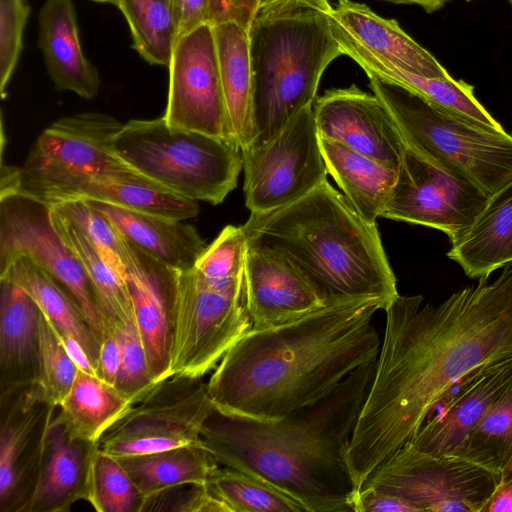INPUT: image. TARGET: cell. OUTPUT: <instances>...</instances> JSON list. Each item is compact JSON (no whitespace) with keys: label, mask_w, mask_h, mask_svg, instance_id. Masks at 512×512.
Segmentation results:
<instances>
[{"label":"cell","mask_w":512,"mask_h":512,"mask_svg":"<svg viewBox=\"0 0 512 512\" xmlns=\"http://www.w3.org/2000/svg\"><path fill=\"white\" fill-rule=\"evenodd\" d=\"M116 458L145 500L177 485L206 484L211 471L219 465L202 442Z\"/></svg>","instance_id":"32"},{"label":"cell","mask_w":512,"mask_h":512,"mask_svg":"<svg viewBox=\"0 0 512 512\" xmlns=\"http://www.w3.org/2000/svg\"><path fill=\"white\" fill-rule=\"evenodd\" d=\"M447 256L473 279L512 264V180L492 194L472 226Z\"/></svg>","instance_id":"29"},{"label":"cell","mask_w":512,"mask_h":512,"mask_svg":"<svg viewBox=\"0 0 512 512\" xmlns=\"http://www.w3.org/2000/svg\"><path fill=\"white\" fill-rule=\"evenodd\" d=\"M220 82L231 139L249 147L255 137L248 29L235 21L213 25Z\"/></svg>","instance_id":"28"},{"label":"cell","mask_w":512,"mask_h":512,"mask_svg":"<svg viewBox=\"0 0 512 512\" xmlns=\"http://www.w3.org/2000/svg\"><path fill=\"white\" fill-rule=\"evenodd\" d=\"M466 1H472V0H466Z\"/></svg>","instance_id":"56"},{"label":"cell","mask_w":512,"mask_h":512,"mask_svg":"<svg viewBox=\"0 0 512 512\" xmlns=\"http://www.w3.org/2000/svg\"><path fill=\"white\" fill-rule=\"evenodd\" d=\"M248 241L242 226L228 225L207 245L193 270L208 284L232 288L245 283Z\"/></svg>","instance_id":"39"},{"label":"cell","mask_w":512,"mask_h":512,"mask_svg":"<svg viewBox=\"0 0 512 512\" xmlns=\"http://www.w3.org/2000/svg\"><path fill=\"white\" fill-rule=\"evenodd\" d=\"M376 299L329 304L293 321L251 328L222 357L208 383L222 413L279 421L329 395L377 360Z\"/></svg>","instance_id":"2"},{"label":"cell","mask_w":512,"mask_h":512,"mask_svg":"<svg viewBox=\"0 0 512 512\" xmlns=\"http://www.w3.org/2000/svg\"><path fill=\"white\" fill-rule=\"evenodd\" d=\"M313 111L320 138L340 142L386 166L399 169L406 145L376 95L354 84L330 89L316 99Z\"/></svg>","instance_id":"19"},{"label":"cell","mask_w":512,"mask_h":512,"mask_svg":"<svg viewBox=\"0 0 512 512\" xmlns=\"http://www.w3.org/2000/svg\"><path fill=\"white\" fill-rule=\"evenodd\" d=\"M267 0H259V5L263 4L264 2H266Z\"/></svg>","instance_id":"54"},{"label":"cell","mask_w":512,"mask_h":512,"mask_svg":"<svg viewBox=\"0 0 512 512\" xmlns=\"http://www.w3.org/2000/svg\"><path fill=\"white\" fill-rule=\"evenodd\" d=\"M512 4V0H508Z\"/></svg>","instance_id":"55"},{"label":"cell","mask_w":512,"mask_h":512,"mask_svg":"<svg viewBox=\"0 0 512 512\" xmlns=\"http://www.w3.org/2000/svg\"><path fill=\"white\" fill-rule=\"evenodd\" d=\"M394 4H413L423 8L426 12L432 13L441 9L448 0H381Z\"/></svg>","instance_id":"50"},{"label":"cell","mask_w":512,"mask_h":512,"mask_svg":"<svg viewBox=\"0 0 512 512\" xmlns=\"http://www.w3.org/2000/svg\"><path fill=\"white\" fill-rule=\"evenodd\" d=\"M213 407L203 377L170 375L104 432L98 448L122 457L200 443L202 425Z\"/></svg>","instance_id":"9"},{"label":"cell","mask_w":512,"mask_h":512,"mask_svg":"<svg viewBox=\"0 0 512 512\" xmlns=\"http://www.w3.org/2000/svg\"><path fill=\"white\" fill-rule=\"evenodd\" d=\"M501 476L512 458V382L455 454Z\"/></svg>","instance_id":"36"},{"label":"cell","mask_w":512,"mask_h":512,"mask_svg":"<svg viewBox=\"0 0 512 512\" xmlns=\"http://www.w3.org/2000/svg\"><path fill=\"white\" fill-rule=\"evenodd\" d=\"M8 193H20L48 206L72 200L98 201L181 221L199 213L197 201L168 190L132 167L45 181H16Z\"/></svg>","instance_id":"17"},{"label":"cell","mask_w":512,"mask_h":512,"mask_svg":"<svg viewBox=\"0 0 512 512\" xmlns=\"http://www.w3.org/2000/svg\"><path fill=\"white\" fill-rule=\"evenodd\" d=\"M512 478V458L508 462V464L505 466L501 473V479L500 481H506Z\"/></svg>","instance_id":"52"},{"label":"cell","mask_w":512,"mask_h":512,"mask_svg":"<svg viewBox=\"0 0 512 512\" xmlns=\"http://www.w3.org/2000/svg\"><path fill=\"white\" fill-rule=\"evenodd\" d=\"M511 382L512 360L479 369L457 385L440 414L425 421L409 443L431 455H455Z\"/></svg>","instance_id":"21"},{"label":"cell","mask_w":512,"mask_h":512,"mask_svg":"<svg viewBox=\"0 0 512 512\" xmlns=\"http://www.w3.org/2000/svg\"><path fill=\"white\" fill-rule=\"evenodd\" d=\"M132 48L150 65L168 67L176 31L168 0H120Z\"/></svg>","instance_id":"37"},{"label":"cell","mask_w":512,"mask_h":512,"mask_svg":"<svg viewBox=\"0 0 512 512\" xmlns=\"http://www.w3.org/2000/svg\"><path fill=\"white\" fill-rule=\"evenodd\" d=\"M91 1L99 2V3H108V4H112V5L116 6L117 8H118V7H119V5H120V0H91Z\"/></svg>","instance_id":"53"},{"label":"cell","mask_w":512,"mask_h":512,"mask_svg":"<svg viewBox=\"0 0 512 512\" xmlns=\"http://www.w3.org/2000/svg\"><path fill=\"white\" fill-rule=\"evenodd\" d=\"M0 279L24 289L38 304L60 338L76 340L97 370L100 343L77 303L63 286L27 256L15 258Z\"/></svg>","instance_id":"30"},{"label":"cell","mask_w":512,"mask_h":512,"mask_svg":"<svg viewBox=\"0 0 512 512\" xmlns=\"http://www.w3.org/2000/svg\"><path fill=\"white\" fill-rule=\"evenodd\" d=\"M276 2H294L304 6L312 7L321 11L328 13L332 6L329 4L328 0H267L261 5L268 3H276ZM260 6V5H259Z\"/></svg>","instance_id":"51"},{"label":"cell","mask_w":512,"mask_h":512,"mask_svg":"<svg viewBox=\"0 0 512 512\" xmlns=\"http://www.w3.org/2000/svg\"><path fill=\"white\" fill-rule=\"evenodd\" d=\"M98 443L73 436L57 414L46 434L40 473L25 512H68L88 500L90 473Z\"/></svg>","instance_id":"22"},{"label":"cell","mask_w":512,"mask_h":512,"mask_svg":"<svg viewBox=\"0 0 512 512\" xmlns=\"http://www.w3.org/2000/svg\"><path fill=\"white\" fill-rule=\"evenodd\" d=\"M245 206L250 213L278 209L327 181V167L312 106L269 141L241 150Z\"/></svg>","instance_id":"11"},{"label":"cell","mask_w":512,"mask_h":512,"mask_svg":"<svg viewBox=\"0 0 512 512\" xmlns=\"http://www.w3.org/2000/svg\"><path fill=\"white\" fill-rule=\"evenodd\" d=\"M168 69L167 104L162 116L166 123L174 128L232 140L213 25L204 23L178 37Z\"/></svg>","instance_id":"14"},{"label":"cell","mask_w":512,"mask_h":512,"mask_svg":"<svg viewBox=\"0 0 512 512\" xmlns=\"http://www.w3.org/2000/svg\"><path fill=\"white\" fill-rule=\"evenodd\" d=\"M38 47L57 91L87 100L97 96L100 76L83 53L72 0L45 1L38 15Z\"/></svg>","instance_id":"23"},{"label":"cell","mask_w":512,"mask_h":512,"mask_svg":"<svg viewBox=\"0 0 512 512\" xmlns=\"http://www.w3.org/2000/svg\"><path fill=\"white\" fill-rule=\"evenodd\" d=\"M242 227L249 247L285 259L328 304L376 299L385 310L399 296L376 223L328 181L283 207L251 213Z\"/></svg>","instance_id":"4"},{"label":"cell","mask_w":512,"mask_h":512,"mask_svg":"<svg viewBox=\"0 0 512 512\" xmlns=\"http://www.w3.org/2000/svg\"><path fill=\"white\" fill-rule=\"evenodd\" d=\"M207 489L231 512H308L296 499L248 472L218 465L206 481Z\"/></svg>","instance_id":"35"},{"label":"cell","mask_w":512,"mask_h":512,"mask_svg":"<svg viewBox=\"0 0 512 512\" xmlns=\"http://www.w3.org/2000/svg\"><path fill=\"white\" fill-rule=\"evenodd\" d=\"M331 27L343 54L360 66L368 77L400 86L451 112L488 127L504 130L475 97L474 87L464 80H456L451 76L427 77L410 72L357 45L332 23Z\"/></svg>","instance_id":"26"},{"label":"cell","mask_w":512,"mask_h":512,"mask_svg":"<svg viewBox=\"0 0 512 512\" xmlns=\"http://www.w3.org/2000/svg\"><path fill=\"white\" fill-rule=\"evenodd\" d=\"M406 147L469 180L491 196L512 180V134L437 106L391 83L369 77Z\"/></svg>","instance_id":"6"},{"label":"cell","mask_w":512,"mask_h":512,"mask_svg":"<svg viewBox=\"0 0 512 512\" xmlns=\"http://www.w3.org/2000/svg\"><path fill=\"white\" fill-rule=\"evenodd\" d=\"M120 365V345L115 330L105 332L100 344L97 375L115 386Z\"/></svg>","instance_id":"48"},{"label":"cell","mask_w":512,"mask_h":512,"mask_svg":"<svg viewBox=\"0 0 512 512\" xmlns=\"http://www.w3.org/2000/svg\"><path fill=\"white\" fill-rule=\"evenodd\" d=\"M50 220L57 234L82 264L90 280L104 318L105 332L133 319V304L126 279L100 257L82 232L51 207Z\"/></svg>","instance_id":"34"},{"label":"cell","mask_w":512,"mask_h":512,"mask_svg":"<svg viewBox=\"0 0 512 512\" xmlns=\"http://www.w3.org/2000/svg\"><path fill=\"white\" fill-rule=\"evenodd\" d=\"M77 371L58 332L41 311L39 385L44 399L58 407L71 389Z\"/></svg>","instance_id":"41"},{"label":"cell","mask_w":512,"mask_h":512,"mask_svg":"<svg viewBox=\"0 0 512 512\" xmlns=\"http://www.w3.org/2000/svg\"><path fill=\"white\" fill-rule=\"evenodd\" d=\"M489 197L469 180L406 147L381 217L440 230L453 242L472 226Z\"/></svg>","instance_id":"13"},{"label":"cell","mask_w":512,"mask_h":512,"mask_svg":"<svg viewBox=\"0 0 512 512\" xmlns=\"http://www.w3.org/2000/svg\"><path fill=\"white\" fill-rule=\"evenodd\" d=\"M353 511L355 512H421L414 504L374 488L358 491Z\"/></svg>","instance_id":"46"},{"label":"cell","mask_w":512,"mask_h":512,"mask_svg":"<svg viewBox=\"0 0 512 512\" xmlns=\"http://www.w3.org/2000/svg\"><path fill=\"white\" fill-rule=\"evenodd\" d=\"M481 512H512V478L499 482Z\"/></svg>","instance_id":"49"},{"label":"cell","mask_w":512,"mask_h":512,"mask_svg":"<svg viewBox=\"0 0 512 512\" xmlns=\"http://www.w3.org/2000/svg\"><path fill=\"white\" fill-rule=\"evenodd\" d=\"M320 146L327 171L347 201L365 221L375 224L390 198L398 170L334 140L320 138Z\"/></svg>","instance_id":"31"},{"label":"cell","mask_w":512,"mask_h":512,"mask_svg":"<svg viewBox=\"0 0 512 512\" xmlns=\"http://www.w3.org/2000/svg\"><path fill=\"white\" fill-rule=\"evenodd\" d=\"M86 201L102 213L126 240L180 272L192 269L207 247L197 229L185 221Z\"/></svg>","instance_id":"27"},{"label":"cell","mask_w":512,"mask_h":512,"mask_svg":"<svg viewBox=\"0 0 512 512\" xmlns=\"http://www.w3.org/2000/svg\"><path fill=\"white\" fill-rule=\"evenodd\" d=\"M125 279L151 376L171 375L173 325L180 271L160 262L122 236Z\"/></svg>","instance_id":"18"},{"label":"cell","mask_w":512,"mask_h":512,"mask_svg":"<svg viewBox=\"0 0 512 512\" xmlns=\"http://www.w3.org/2000/svg\"><path fill=\"white\" fill-rule=\"evenodd\" d=\"M245 290L252 328L278 326L329 305L282 257L248 246Z\"/></svg>","instance_id":"20"},{"label":"cell","mask_w":512,"mask_h":512,"mask_svg":"<svg viewBox=\"0 0 512 512\" xmlns=\"http://www.w3.org/2000/svg\"><path fill=\"white\" fill-rule=\"evenodd\" d=\"M90 241L100 257L125 278L122 235L114 225L86 200H72L50 206Z\"/></svg>","instance_id":"40"},{"label":"cell","mask_w":512,"mask_h":512,"mask_svg":"<svg viewBox=\"0 0 512 512\" xmlns=\"http://www.w3.org/2000/svg\"><path fill=\"white\" fill-rule=\"evenodd\" d=\"M123 124L99 112L63 117L37 138L16 181H45L78 174L130 168L116 153L114 139Z\"/></svg>","instance_id":"15"},{"label":"cell","mask_w":512,"mask_h":512,"mask_svg":"<svg viewBox=\"0 0 512 512\" xmlns=\"http://www.w3.org/2000/svg\"><path fill=\"white\" fill-rule=\"evenodd\" d=\"M0 394L39 384L40 318L36 301L0 279Z\"/></svg>","instance_id":"24"},{"label":"cell","mask_w":512,"mask_h":512,"mask_svg":"<svg viewBox=\"0 0 512 512\" xmlns=\"http://www.w3.org/2000/svg\"><path fill=\"white\" fill-rule=\"evenodd\" d=\"M231 512L205 484L185 483L166 489L145 500L142 512Z\"/></svg>","instance_id":"44"},{"label":"cell","mask_w":512,"mask_h":512,"mask_svg":"<svg viewBox=\"0 0 512 512\" xmlns=\"http://www.w3.org/2000/svg\"><path fill=\"white\" fill-rule=\"evenodd\" d=\"M29 13L27 0H0V92L3 98L23 49Z\"/></svg>","instance_id":"43"},{"label":"cell","mask_w":512,"mask_h":512,"mask_svg":"<svg viewBox=\"0 0 512 512\" xmlns=\"http://www.w3.org/2000/svg\"><path fill=\"white\" fill-rule=\"evenodd\" d=\"M258 7L259 0H211L207 22L235 21L249 29Z\"/></svg>","instance_id":"45"},{"label":"cell","mask_w":512,"mask_h":512,"mask_svg":"<svg viewBox=\"0 0 512 512\" xmlns=\"http://www.w3.org/2000/svg\"><path fill=\"white\" fill-rule=\"evenodd\" d=\"M114 330L120 345V365L115 387L134 403L155 382L135 318L120 324Z\"/></svg>","instance_id":"42"},{"label":"cell","mask_w":512,"mask_h":512,"mask_svg":"<svg viewBox=\"0 0 512 512\" xmlns=\"http://www.w3.org/2000/svg\"><path fill=\"white\" fill-rule=\"evenodd\" d=\"M87 502L97 512H142L145 499L119 460L98 448Z\"/></svg>","instance_id":"38"},{"label":"cell","mask_w":512,"mask_h":512,"mask_svg":"<svg viewBox=\"0 0 512 512\" xmlns=\"http://www.w3.org/2000/svg\"><path fill=\"white\" fill-rule=\"evenodd\" d=\"M175 25L176 39L208 23L211 0H168Z\"/></svg>","instance_id":"47"},{"label":"cell","mask_w":512,"mask_h":512,"mask_svg":"<svg viewBox=\"0 0 512 512\" xmlns=\"http://www.w3.org/2000/svg\"><path fill=\"white\" fill-rule=\"evenodd\" d=\"M500 479L460 456L431 455L407 442L375 468L361 488L398 496L421 512H481Z\"/></svg>","instance_id":"10"},{"label":"cell","mask_w":512,"mask_h":512,"mask_svg":"<svg viewBox=\"0 0 512 512\" xmlns=\"http://www.w3.org/2000/svg\"><path fill=\"white\" fill-rule=\"evenodd\" d=\"M56 408L39 384L0 394V512H25Z\"/></svg>","instance_id":"16"},{"label":"cell","mask_w":512,"mask_h":512,"mask_svg":"<svg viewBox=\"0 0 512 512\" xmlns=\"http://www.w3.org/2000/svg\"><path fill=\"white\" fill-rule=\"evenodd\" d=\"M251 328L245 283L219 288L201 279L193 268L180 272L171 375L203 377Z\"/></svg>","instance_id":"8"},{"label":"cell","mask_w":512,"mask_h":512,"mask_svg":"<svg viewBox=\"0 0 512 512\" xmlns=\"http://www.w3.org/2000/svg\"><path fill=\"white\" fill-rule=\"evenodd\" d=\"M254 141L273 138L312 106L328 65L343 54L328 13L294 2L260 5L248 29Z\"/></svg>","instance_id":"5"},{"label":"cell","mask_w":512,"mask_h":512,"mask_svg":"<svg viewBox=\"0 0 512 512\" xmlns=\"http://www.w3.org/2000/svg\"><path fill=\"white\" fill-rule=\"evenodd\" d=\"M376 361L353 371L329 395L275 422L213 407L200 439L221 466L253 474L309 512L353 511L358 494L348 448Z\"/></svg>","instance_id":"3"},{"label":"cell","mask_w":512,"mask_h":512,"mask_svg":"<svg viewBox=\"0 0 512 512\" xmlns=\"http://www.w3.org/2000/svg\"><path fill=\"white\" fill-rule=\"evenodd\" d=\"M132 404L114 385L78 369L57 414L73 436L98 443Z\"/></svg>","instance_id":"33"},{"label":"cell","mask_w":512,"mask_h":512,"mask_svg":"<svg viewBox=\"0 0 512 512\" xmlns=\"http://www.w3.org/2000/svg\"><path fill=\"white\" fill-rule=\"evenodd\" d=\"M114 149L125 163L168 190L212 205L234 190L243 168L234 141L171 127L163 117L123 124Z\"/></svg>","instance_id":"7"},{"label":"cell","mask_w":512,"mask_h":512,"mask_svg":"<svg viewBox=\"0 0 512 512\" xmlns=\"http://www.w3.org/2000/svg\"><path fill=\"white\" fill-rule=\"evenodd\" d=\"M27 256L71 295L101 344L104 318L90 280L77 257L55 231L50 207L20 193L0 194V271Z\"/></svg>","instance_id":"12"},{"label":"cell","mask_w":512,"mask_h":512,"mask_svg":"<svg viewBox=\"0 0 512 512\" xmlns=\"http://www.w3.org/2000/svg\"><path fill=\"white\" fill-rule=\"evenodd\" d=\"M399 295L348 448L357 486L411 441L432 409L479 369L512 360V264L434 305Z\"/></svg>","instance_id":"1"},{"label":"cell","mask_w":512,"mask_h":512,"mask_svg":"<svg viewBox=\"0 0 512 512\" xmlns=\"http://www.w3.org/2000/svg\"><path fill=\"white\" fill-rule=\"evenodd\" d=\"M330 22L357 45L419 75L450 74L424 47L411 38L394 19H385L366 4L338 0L328 12Z\"/></svg>","instance_id":"25"}]
</instances>
